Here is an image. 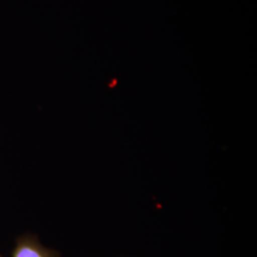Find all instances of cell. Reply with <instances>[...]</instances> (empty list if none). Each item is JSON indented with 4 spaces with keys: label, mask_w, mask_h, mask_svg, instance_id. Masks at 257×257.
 Masks as SVG:
<instances>
[{
    "label": "cell",
    "mask_w": 257,
    "mask_h": 257,
    "mask_svg": "<svg viewBox=\"0 0 257 257\" xmlns=\"http://www.w3.org/2000/svg\"><path fill=\"white\" fill-rule=\"evenodd\" d=\"M12 257H60V253L44 247L37 236L27 234L17 239Z\"/></svg>",
    "instance_id": "obj_1"
},
{
    "label": "cell",
    "mask_w": 257,
    "mask_h": 257,
    "mask_svg": "<svg viewBox=\"0 0 257 257\" xmlns=\"http://www.w3.org/2000/svg\"><path fill=\"white\" fill-rule=\"evenodd\" d=\"M0 257H2V255H1V254H0Z\"/></svg>",
    "instance_id": "obj_2"
}]
</instances>
